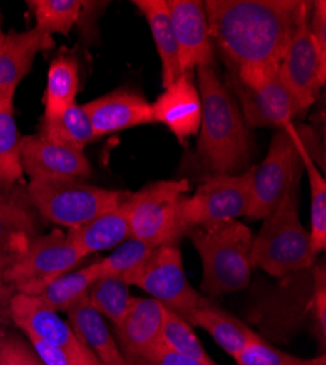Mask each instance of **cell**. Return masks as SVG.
Returning <instances> with one entry per match:
<instances>
[{
	"label": "cell",
	"instance_id": "obj_11",
	"mask_svg": "<svg viewBox=\"0 0 326 365\" xmlns=\"http://www.w3.org/2000/svg\"><path fill=\"white\" fill-rule=\"evenodd\" d=\"M253 168L240 174H220L205 180L182 205V220L188 231L246 217L250 203Z\"/></svg>",
	"mask_w": 326,
	"mask_h": 365
},
{
	"label": "cell",
	"instance_id": "obj_2",
	"mask_svg": "<svg viewBox=\"0 0 326 365\" xmlns=\"http://www.w3.org/2000/svg\"><path fill=\"white\" fill-rule=\"evenodd\" d=\"M196 71L202 104L198 155L213 175L240 174L248 170L252 150L243 114L213 65Z\"/></svg>",
	"mask_w": 326,
	"mask_h": 365
},
{
	"label": "cell",
	"instance_id": "obj_20",
	"mask_svg": "<svg viewBox=\"0 0 326 365\" xmlns=\"http://www.w3.org/2000/svg\"><path fill=\"white\" fill-rule=\"evenodd\" d=\"M53 46V37L43 34L36 26L5 34L0 44V97L15 96L16 86L31 71L36 57Z\"/></svg>",
	"mask_w": 326,
	"mask_h": 365
},
{
	"label": "cell",
	"instance_id": "obj_25",
	"mask_svg": "<svg viewBox=\"0 0 326 365\" xmlns=\"http://www.w3.org/2000/svg\"><path fill=\"white\" fill-rule=\"evenodd\" d=\"M14 97H0V192L25 186L21 167L22 138L15 121Z\"/></svg>",
	"mask_w": 326,
	"mask_h": 365
},
{
	"label": "cell",
	"instance_id": "obj_12",
	"mask_svg": "<svg viewBox=\"0 0 326 365\" xmlns=\"http://www.w3.org/2000/svg\"><path fill=\"white\" fill-rule=\"evenodd\" d=\"M280 76L302 111H307L326 81V54L313 38L309 21L295 33L280 65Z\"/></svg>",
	"mask_w": 326,
	"mask_h": 365
},
{
	"label": "cell",
	"instance_id": "obj_24",
	"mask_svg": "<svg viewBox=\"0 0 326 365\" xmlns=\"http://www.w3.org/2000/svg\"><path fill=\"white\" fill-rule=\"evenodd\" d=\"M145 16L161 60L163 86L174 83L183 76L179 62V47L170 19L167 0H133L132 2Z\"/></svg>",
	"mask_w": 326,
	"mask_h": 365
},
{
	"label": "cell",
	"instance_id": "obj_29",
	"mask_svg": "<svg viewBox=\"0 0 326 365\" xmlns=\"http://www.w3.org/2000/svg\"><path fill=\"white\" fill-rule=\"evenodd\" d=\"M300 157L310 187V252L317 257L319 253L326 250V181L313 163L303 139L300 143Z\"/></svg>",
	"mask_w": 326,
	"mask_h": 365
},
{
	"label": "cell",
	"instance_id": "obj_15",
	"mask_svg": "<svg viewBox=\"0 0 326 365\" xmlns=\"http://www.w3.org/2000/svg\"><path fill=\"white\" fill-rule=\"evenodd\" d=\"M21 167L31 178L91 175V164L85 152L63 143H57L40 133L21 139Z\"/></svg>",
	"mask_w": 326,
	"mask_h": 365
},
{
	"label": "cell",
	"instance_id": "obj_27",
	"mask_svg": "<svg viewBox=\"0 0 326 365\" xmlns=\"http://www.w3.org/2000/svg\"><path fill=\"white\" fill-rule=\"evenodd\" d=\"M100 278L98 262L88 264L79 270H71L50 282L36 298L56 313L68 312L72 306L86 297L88 289Z\"/></svg>",
	"mask_w": 326,
	"mask_h": 365
},
{
	"label": "cell",
	"instance_id": "obj_39",
	"mask_svg": "<svg viewBox=\"0 0 326 365\" xmlns=\"http://www.w3.org/2000/svg\"><path fill=\"white\" fill-rule=\"evenodd\" d=\"M150 365H208L167 348L161 341L150 355Z\"/></svg>",
	"mask_w": 326,
	"mask_h": 365
},
{
	"label": "cell",
	"instance_id": "obj_19",
	"mask_svg": "<svg viewBox=\"0 0 326 365\" xmlns=\"http://www.w3.org/2000/svg\"><path fill=\"white\" fill-rule=\"evenodd\" d=\"M154 123H161L179 139L196 136L200 128L202 104L192 76L183 75L164 88V93L151 104Z\"/></svg>",
	"mask_w": 326,
	"mask_h": 365
},
{
	"label": "cell",
	"instance_id": "obj_28",
	"mask_svg": "<svg viewBox=\"0 0 326 365\" xmlns=\"http://www.w3.org/2000/svg\"><path fill=\"white\" fill-rule=\"evenodd\" d=\"M39 133L50 140L81 150L96 139L90 117H88L83 106H79L78 103L72 104L57 115H43Z\"/></svg>",
	"mask_w": 326,
	"mask_h": 365
},
{
	"label": "cell",
	"instance_id": "obj_34",
	"mask_svg": "<svg viewBox=\"0 0 326 365\" xmlns=\"http://www.w3.org/2000/svg\"><path fill=\"white\" fill-rule=\"evenodd\" d=\"M237 365H326V356L299 358L280 351L260 336L252 341L234 358Z\"/></svg>",
	"mask_w": 326,
	"mask_h": 365
},
{
	"label": "cell",
	"instance_id": "obj_38",
	"mask_svg": "<svg viewBox=\"0 0 326 365\" xmlns=\"http://www.w3.org/2000/svg\"><path fill=\"white\" fill-rule=\"evenodd\" d=\"M309 29L316 40L319 48L326 54V2L316 0L312 2L309 15Z\"/></svg>",
	"mask_w": 326,
	"mask_h": 365
},
{
	"label": "cell",
	"instance_id": "obj_26",
	"mask_svg": "<svg viewBox=\"0 0 326 365\" xmlns=\"http://www.w3.org/2000/svg\"><path fill=\"white\" fill-rule=\"evenodd\" d=\"M79 91V63L72 54H58L51 60L44 91V117L61 114L76 103Z\"/></svg>",
	"mask_w": 326,
	"mask_h": 365
},
{
	"label": "cell",
	"instance_id": "obj_30",
	"mask_svg": "<svg viewBox=\"0 0 326 365\" xmlns=\"http://www.w3.org/2000/svg\"><path fill=\"white\" fill-rule=\"evenodd\" d=\"M91 306L114 326L121 324L131 310L132 299L129 285L121 278H98L86 292Z\"/></svg>",
	"mask_w": 326,
	"mask_h": 365
},
{
	"label": "cell",
	"instance_id": "obj_9",
	"mask_svg": "<svg viewBox=\"0 0 326 365\" xmlns=\"http://www.w3.org/2000/svg\"><path fill=\"white\" fill-rule=\"evenodd\" d=\"M230 83L248 126L281 129L303 113L284 85L280 68L230 71Z\"/></svg>",
	"mask_w": 326,
	"mask_h": 365
},
{
	"label": "cell",
	"instance_id": "obj_14",
	"mask_svg": "<svg viewBox=\"0 0 326 365\" xmlns=\"http://www.w3.org/2000/svg\"><path fill=\"white\" fill-rule=\"evenodd\" d=\"M8 316L26 338H36L82 356H96L78 339L71 324L36 297L14 294L9 299Z\"/></svg>",
	"mask_w": 326,
	"mask_h": 365
},
{
	"label": "cell",
	"instance_id": "obj_40",
	"mask_svg": "<svg viewBox=\"0 0 326 365\" xmlns=\"http://www.w3.org/2000/svg\"><path fill=\"white\" fill-rule=\"evenodd\" d=\"M4 38H5V34L0 31V44H2V41H4Z\"/></svg>",
	"mask_w": 326,
	"mask_h": 365
},
{
	"label": "cell",
	"instance_id": "obj_10",
	"mask_svg": "<svg viewBox=\"0 0 326 365\" xmlns=\"http://www.w3.org/2000/svg\"><path fill=\"white\" fill-rule=\"evenodd\" d=\"M131 287H138L163 306L186 317L195 310L203 297L190 285L185 275L182 253L177 246L157 247L138 269L123 278Z\"/></svg>",
	"mask_w": 326,
	"mask_h": 365
},
{
	"label": "cell",
	"instance_id": "obj_18",
	"mask_svg": "<svg viewBox=\"0 0 326 365\" xmlns=\"http://www.w3.org/2000/svg\"><path fill=\"white\" fill-rule=\"evenodd\" d=\"M90 117L96 139L131 128L154 123L151 104L132 89H116L113 93L83 104Z\"/></svg>",
	"mask_w": 326,
	"mask_h": 365
},
{
	"label": "cell",
	"instance_id": "obj_32",
	"mask_svg": "<svg viewBox=\"0 0 326 365\" xmlns=\"http://www.w3.org/2000/svg\"><path fill=\"white\" fill-rule=\"evenodd\" d=\"M160 341L167 348L179 352L182 355L195 358L208 365H218L210 356V354L205 351L203 345L196 336V333L193 331V326H190L183 317L167 310L165 307L163 312V326H161Z\"/></svg>",
	"mask_w": 326,
	"mask_h": 365
},
{
	"label": "cell",
	"instance_id": "obj_3",
	"mask_svg": "<svg viewBox=\"0 0 326 365\" xmlns=\"http://www.w3.org/2000/svg\"><path fill=\"white\" fill-rule=\"evenodd\" d=\"M202 262L200 289L208 297L237 292L250 284V228L237 220L193 227L186 234Z\"/></svg>",
	"mask_w": 326,
	"mask_h": 365
},
{
	"label": "cell",
	"instance_id": "obj_22",
	"mask_svg": "<svg viewBox=\"0 0 326 365\" xmlns=\"http://www.w3.org/2000/svg\"><path fill=\"white\" fill-rule=\"evenodd\" d=\"M66 314L68 323L78 339L103 365H129L104 317L91 306L86 297L79 299Z\"/></svg>",
	"mask_w": 326,
	"mask_h": 365
},
{
	"label": "cell",
	"instance_id": "obj_33",
	"mask_svg": "<svg viewBox=\"0 0 326 365\" xmlns=\"http://www.w3.org/2000/svg\"><path fill=\"white\" fill-rule=\"evenodd\" d=\"M156 249L157 247L150 245V242L129 237L122 245L114 247L107 257L98 260L100 278L110 277L123 279L131 272L145 263Z\"/></svg>",
	"mask_w": 326,
	"mask_h": 365
},
{
	"label": "cell",
	"instance_id": "obj_5",
	"mask_svg": "<svg viewBox=\"0 0 326 365\" xmlns=\"http://www.w3.org/2000/svg\"><path fill=\"white\" fill-rule=\"evenodd\" d=\"M25 193L40 217L68 230L93 221L128 197L126 193L103 189L76 177L29 180Z\"/></svg>",
	"mask_w": 326,
	"mask_h": 365
},
{
	"label": "cell",
	"instance_id": "obj_36",
	"mask_svg": "<svg viewBox=\"0 0 326 365\" xmlns=\"http://www.w3.org/2000/svg\"><path fill=\"white\" fill-rule=\"evenodd\" d=\"M28 342L31 344L44 365H103L96 356H82L36 338H28Z\"/></svg>",
	"mask_w": 326,
	"mask_h": 365
},
{
	"label": "cell",
	"instance_id": "obj_6",
	"mask_svg": "<svg viewBox=\"0 0 326 365\" xmlns=\"http://www.w3.org/2000/svg\"><path fill=\"white\" fill-rule=\"evenodd\" d=\"M190 190V182L163 180L129 195L131 237L150 242L154 247L177 246L186 237L188 228L182 220V205Z\"/></svg>",
	"mask_w": 326,
	"mask_h": 365
},
{
	"label": "cell",
	"instance_id": "obj_4",
	"mask_svg": "<svg viewBox=\"0 0 326 365\" xmlns=\"http://www.w3.org/2000/svg\"><path fill=\"white\" fill-rule=\"evenodd\" d=\"M299 180L271 214L263 218L262 228L252 242V267H259L277 278L312 267L316 260L310 252L309 231L299 215Z\"/></svg>",
	"mask_w": 326,
	"mask_h": 365
},
{
	"label": "cell",
	"instance_id": "obj_37",
	"mask_svg": "<svg viewBox=\"0 0 326 365\" xmlns=\"http://www.w3.org/2000/svg\"><path fill=\"white\" fill-rule=\"evenodd\" d=\"M310 312L319 327L320 342L326 341V273L325 266L313 267V289L310 298Z\"/></svg>",
	"mask_w": 326,
	"mask_h": 365
},
{
	"label": "cell",
	"instance_id": "obj_8",
	"mask_svg": "<svg viewBox=\"0 0 326 365\" xmlns=\"http://www.w3.org/2000/svg\"><path fill=\"white\" fill-rule=\"evenodd\" d=\"M300 143L302 138L294 123L278 129L272 136L268 154L253 168L248 220L259 221L268 217L300 178Z\"/></svg>",
	"mask_w": 326,
	"mask_h": 365
},
{
	"label": "cell",
	"instance_id": "obj_35",
	"mask_svg": "<svg viewBox=\"0 0 326 365\" xmlns=\"http://www.w3.org/2000/svg\"><path fill=\"white\" fill-rule=\"evenodd\" d=\"M0 365H44L31 344L18 334L0 330Z\"/></svg>",
	"mask_w": 326,
	"mask_h": 365
},
{
	"label": "cell",
	"instance_id": "obj_13",
	"mask_svg": "<svg viewBox=\"0 0 326 365\" xmlns=\"http://www.w3.org/2000/svg\"><path fill=\"white\" fill-rule=\"evenodd\" d=\"M173 31L179 47L183 75L213 65V40L210 36L205 4L200 0H167Z\"/></svg>",
	"mask_w": 326,
	"mask_h": 365
},
{
	"label": "cell",
	"instance_id": "obj_21",
	"mask_svg": "<svg viewBox=\"0 0 326 365\" xmlns=\"http://www.w3.org/2000/svg\"><path fill=\"white\" fill-rule=\"evenodd\" d=\"M126 199L117 207L104 212V214L94 218L93 221L68 230V241L82 257L97 252L114 249L131 237Z\"/></svg>",
	"mask_w": 326,
	"mask_h": 365
},
{
	"label": "cell",
	"instance_id": "obj_17",
	"mask_svg": "<svg viewBox=\"0 0 326 365\" xmlns=\"http://www.w3.org/2000/svg\"><path fill=\"white\" fill-rule=\"evenodd\" d=\"M39 217L26 197L25 186L0 192V277L8 264L40 235Z\"/></svg>",
	"mask_w": 326,
	"mask_h": 365
},
{
	"label": "cell",
	"instance_id": "obj_16",
	"mask_svg": "<svg viewBox=\"0 0 326 365\" xmlns=\"http://www.w3.org/2000/svg\"><path fill=\"white\" fill-rule=\"evenodd\" d=\"M163 312L157 299L133 297L129 313L114 326V338L129 365H150V355L161 339Z\"/></svg>",
	"mask_w": 326,
	"mask_h": 365
},
{
	"label": "cell",
	"instance_id": "obj_1",
	"mask_svg": "<svg viewBox=\"0 0 326 365\" xmlns=\"http://www.w3.org/2000/svg\"><path fill=\"white\" fill-rule=\"evenodd\" d=\"M211 40L230 71L280 68L299 28L309 21L306 0H206Z\"/></svg>",
	"mask_w": 326,
	"mask_h": 365
},
{
	"label": "cell",
	"instance_id": "obj_23",
	"mask_svg": "<svg viewBox=\"0 0 326 365\" xmlns=\"http://www.w3.org/2000/svg\"><path fill=\"white\" fill-rule=\"evenodd\" d=\"M185 320L190 326L208 331L218 346L223 348L233 359L259 336L246 323L220 309L208 298H202L199 306L192 310Z\"/></svg>",
	"mask_w": 326,
	"mask_h": 365
},
{
	"label": "cell",
	"instance_id": "obj_7",
	"mask_svg": "<svg viewBox=\"0 0 326 365\" xmlns=\"http://www.w3.org/2000/svg\"><path fill=\"white\" fill-rule=\"evenodd\" d=\"M85 257L68 241L66 232L54 228L37 235L2 272L0 282L14 294L37 297L50 282L65 275Z\"/></svg>",
	"mask_w": 326,
	"mask_h": 365
},
{
	"label": "cell",
	"instance_id": "obj_31",
	"mask_svg": "<svg viewBox=\"0 0 326 365\" xmlns=\"http://www.w3.org/2000/svg\"><path fill=\"white\" fill-rule=\"evenodd\" d=\"M36 16V28L49 37L69 36L81 18L85 2L81 0H28Z\"/></svg>",
	"mask_w": 326,
	"mask_h": 365
}]
</instances>
